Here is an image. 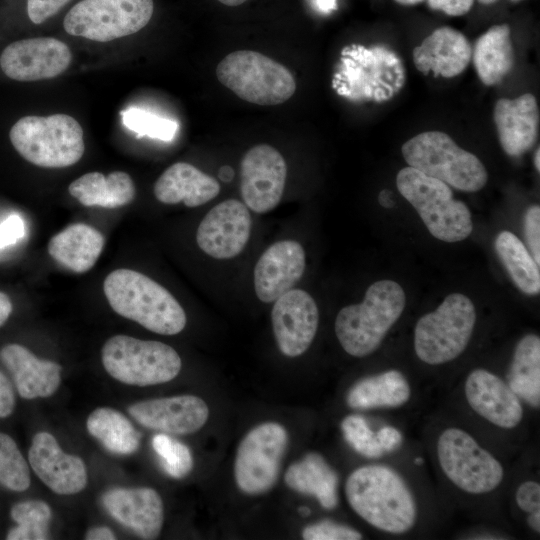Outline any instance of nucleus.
I'll use <instances>...</instances> for the list:
<instances>
[{"label":"nucleus","mask_w":540,"mask_h":540,"mask_svg":"<svg viewBox=\"0 0 540 540\" xmlns=\"http://www.w3.org/2000/svg\"><path fill=\"white\" fill-rule=\"evenodd\" d=\"M524 236L536 263L540 264V207L533 205L524 215Z\"/></svg>","instance_id":"nucleus-41"},{"label":"nucleus","mask_w":540,"mask_h":540,"mask_svg":"<svg viewBox=\"0 0 540 540\" xmlns=\"http://www.w3.org/2000/svg\"><path fill=\"white\" fill-rule=\"evenodd\" d=\"M285 483L299 493L314 496L325 509L331 510L337 505V474L317 453H309L290 465Z\"/></svg>","instance_id":"nucleus-30"},{"label":"nucleus","mask_w":540,"mask_h":540,"mask_svg":"<svg viewBox=\"0 0 540 540\" xmlns=\"http://www.w3.org/2000/svg\"><path fill=\"white\" fill-rule=\"evenodd\" d=\"M220 192L218 181L195 166L178 162L168 167L154 184V195L162 203L183 202L197 207L215 198Z\"/></svg>","instance_id":"nucleus-26"},{"label":"nucleus","mask_w":540,"mask_h":540,"mask_svg":"<svg viewBox=\"0 0 540 540\" xmlns=\"http://www.w3.org/2000/svg\"><path fill=\"white\" fill-rule=\"evenodd\" d=\"M16 151L28 162L44 168H64L84 154L83 129L70 115L25 116L11 128Z\"/></svg>","instance_id":"nucleus-4"},{"label":"nucleus","mask_w":540,"mask_h":540,"mask_svg":"<svg viewBox=\"0 0 540 540\" xmlns=\"http://www.w3.org/2000/svg\"><path fill=\"white\" fill-rule=\"evenodd\" d=\"M345 55L341 73L345 95L381 103L392 99L405 85L404 64L387 46H353Z\"/></svg>","instance_id":"nucleus-10"},{"label":"nucleus","mask_w":540,"mask_h":540,"mask_svg":"<svg viewBox=\"0 0 540 540\" xmlns=\"http://www.w3.org/2000/svg\"><path fill=\"white\" fill-rule=\"evenodd\" d=\"M395 1L402 5H415L422 2L423 0H395Z\"/></svg>","instance_id":"nucleus-56"},{"label":"nucleus","mask_w":540,"mask_h":540,"mask_svg":"<svg viewBox=\"0 0 540 540\" xmlns=\"http://www.w3.org/2000/svg\"><path fill=\"white\" fill-rule=\"evenodd\" d=\"M406 304L403 288L395 281L380 280L367 289L364 300L342 308L335 320V333L342 348L354 357L373 353Z\"/></svg>","instance_id":"nucleus-3"},{"label":"nucleus","mask_w":540,"mask_h":540,"mask_svg":"<svg viewBox=\"0 0 540 540\" xmlns=\"http://www.w3.org/2000/svg\"><path fill=\"white\" fill-rule=\"evenodd\" d=\"M122 114L125 126L141 136L169 141L175 135L177 124L172 120L136 108H130Z\"/></svg>","instance_id":"nucleus-38"},{"label":"nucleus","mask_w":540,"mask_h":540,"mask_svg":"<svg viewBox=\"0 0 540 540\" xmlns=\"http://www.w3.org/2000/svg\"><path fill=\"white\" fill-rule=\"evenodd\" d=\"M103 235L94 227L76 223L54 235L48 243L50 256L63 267L75 272L89 271L104 247Z\"/></svg>","instance_id":"nucleus-27"},{"label":"nucleus","mask_w":540,"mask_h":540,"mask_svg":"<svg viewBox=\"0 0 540 540\" xmlns=\"http://www.w3.org/2000/svg\"><path fill=\"white\" fill-rule=\"evenodd\" d=\"M527 523L530 528H532L535 532H540V510H535L533 512L529 513V516L527 518Z\"/></svg>","instance_id":"nucleus-51"},{"label":"nucleus","mask_w":540,"mask_h":540,"mask_svg":"<svg viewBox=\"0 0 540 540\" xmlns=\"http://www.w3.org/2000/svg\"><path fill=\"white\" fill-rule=\"evenodd\" d=\"M0 358L12 374L18 393L25 399L49 397L59 387L61 366L37 358L22 345L4 346Z\"/></svg>","instance_id":"nucleus-25"},{"label":"nucleus","mask_w":540,"mask_h":540,"mask_svg":"<svg viewBox=\"0 0 540 540\" xmlns=\"http://www.w3.org/2000/svg\"><path fill=\"white\" fill-rule=\"evenodd\" d=\"M71 60V51L64 42L36 37L9 44L1 53L0 67L13 80L31 82L61 75Z\"/></svg>","instance_id":"nucleus-15"},{"label":"nucleus","mask_w":540,"mask_h":540,"mask_svg":"<svg viewBox=\"0 0 540 540\" xmlns=\"http://www.w3.org/2000/svg\"><path fill=\"white\" fill-rule=\"evenodd\" d=\"M90 435L117 455H130L140 445V434L122 413L112 408L95 409L86 421Z\"/></svg>","instance_id":"nucleus-33"},{"label":"nucleus","mask_w":540,"mask_h":540,"mask_svg":"<svg viewBox=\"0 0 540 540\" xmlns=\"http://www.w3.org/2000/svg\"><path fill=\"white\" fill-rule=\"evenodd\" d=\"M69 193L84 206L117 208L135 197V185L126 172L114 171L107 177L100 172L86 173L68 187Z\"/></svg>","instance_id":"nucleus-28"},{"label":"nucleus","mask_w":540,"mask_h":540,"mask_svg":"<svg viewBox=\"0 0 540 540\" xmlns=\"http://www.w3.org/2000/svg\"><path fill=\"white\" fill-rule=\"evenodd\" d=\"M345 493L351 508L379 530L402 534L415 525V499L390 467L367 465L354 470L347 478Z\"/></svg>","instance_id":"nucleus-1"},{"label":"nucleus","mask_w":540,"mask_h":540,"mask_svg":"<svg viewBox=\"0 0 540 540\" xmlns=\"http://www.w3.org/2000/svg\"><path fill=\"white\" fill-rule=\"evenodd\" d=\"M475 321V307L466 295L452 293L446 296L436 310L425 314L416 323V355L429 365L452 361L467 347Z\"/></svg>","instance_id":"nucleus-8"},{"label":"nucleus","mask_w":540,"mask_h":540,"mask_svg":"<svg viewBox=\"0 0 540 540\" xmlns=\"http://www.w3.org/2000/svg\"><path fill=\"white\" fill-rule=\"evenodd\" d=\"M496 253L517 288L527 295L540 292V271L523 242L512 232L502 231L495 239Z\"/></svg>","instance_id":"nucleus-34"},{"label":"nucleus","mask_w":540,"mask_h":540,"mask_svg":"<svg viewBox=\"0 0 540 540\" xmlns=\"http://www.w3.org/2000/svg\"><path fill=\"white\" fill-rule=\"evenodd\" d=\"M233 176H234V172L232 168L228 166L222 167L219 171L220 179H222L225 182L230 181L233 178Z\"/></svg>","instance_id":"nucleus-53"},{"label":"nucleus","mask_w":540,"mask_h":540,"mask_svg":"<svg viewBox=\"0 0 540 540\" xmlns=\"http://www.w3.org/2000/svg\"><path fill=\"white\" fill-rule=\"evenodd\" d=\"M70 0H27L26 10L34 24H41L60 11Z\"/></svg>","instance_id":"nucleus-42"},{"label":"nucleus","mask_w":540,"mask_h":540,"mask_svg":"<svg viewBox=\"0 0 540 540\" xmlns=\"http://www.w3.org/2000/svg\"><path fill=\"white\" fill-rule=\"evenodd\" d=\"M465 396L478 415L498 427L511 429L522 420L520 398L501 378L485 369H475L468 375Z\"/></svg>","instance_id":"nucleus-21"},{"label":"nucleus","mask_w":540,"mask_h":540,"mask_svg":"<svg viewBox=\"0 0 540 540\" xmlns=\"http://www.w3.org/2000/svg\"><path fill=\"white\" fill-rule=\"evenodd\" d=\"M396 185L435 238L458 242L471 234V212L446 183L407 166L398 172Z\"/></svg>","instance_id":"nucleus-5"},{"label":"nucleus","mask_w":540,"mask_h":540,"mask_svg":"<svg viewBox=\"0 0 540 540\" xmlns=\"http://www.w3.org/2000/svg\"><path fill=\"white\" fill-rule=\"evenodd\" d=\"M474 0H427L430 8L441 10L450 16H461L469 12Z\"/></svg>","instance_id":"nucleus-45"},{"label":"nucleus","mask_w":540,"mask_h":540,"mask_svg":"<svg viewBox=\"0 0 540 540\" xmlns=\"http://www.w3.org/2000/svg\"><path fill=\"white\" fill-rule=\"evenodd\" d=\"M512 391L534 408L540 405V338L524 336L517 344L507 374Z\"/></svg>","instance_id":"nucleus-32"},{"label":"nucleus","mask_w":540,"mask_h":540,"mask_svg":"<svg viewBox=\"0 0 540 540\" xmlns=\"http://www.w3.org/2000/svg\"><path fill=\"white\" fill-rule=\"evenodd\" d=\"M271 320L280 351L296 357L311 345L318 328L319 312L309 293L291 289L275 300Z\"/></svg>","instance_id":"nucleus-17"},{"label":"nucleus","mask_w":540,"mask_h":540,"mask_svg":"<svg viewBox=\"0 0 540 540\" xmlns=\"http://www.w3.org/2000/svg\"><path fill=\"white\" fill-rule=\"evenodd\" d=\"M316 8L324 13H329L337 9L336 0H314Z\"/></svg>","instance_id":"nucleus-50"},{"label":"nucleus","mask_w":540,"mask_h":540,"mask_svg":"<svg viewBox=\"0 0 540 540\" xmlns=\"http://www.w3.org/2000/svg\"><path fill=\"white\" fill-rule=\"evenodd\" d=\"M376 439L384 452H391L401 445L402 435L396 428L385 426L376 433Z\"/></svg>","instance_id":"nucleus-47"},{"label":"nucleus","mask_w":540,"mask_h":540,"mask_svg":"<svg viewBox=\"0 0 540 540\" xmlns=\"http://www.w3.org/2000/svg\"><path fill=\"white\" fill-rule=\"evenodd\" d=\"M0 483L6 488L21 492L30 486L28 465L15 441L0 432Z\"/></svg>","instance_id":"nucleus-36"},{"label":"nucleus","mask_w":540,"mask_h":540,"mask_svg":"<svg viewBox=\"0 0 540 540\" xmlns=\"http://www.w3.org/2000/svg\"><path fill=\"white\" fill-rule=\"evenodd\" d=\"M25 235V224L18 214L8 216L0 223V250L16 244Z\"/></svg>","instance_id":"nucleus-43"},{"label":"nucleus","mask_w":540,"mask_h":540,"mask_svg":"<svg viewBox=\"0 0 540 540\" xmlns=\"http://www.w3.org/2000/svg\"><path fill=\"white\" fill-rule=\"evenodd\" d=\"M493 117L505 153L520 156L534 146L539 131V109L532 94L498 100Z\"/></svg>","instance_id":"nucleus-23"},{"label":"nucleus","mask_w":540,"mask_h":540,"mask_svg":"<svg viewBox=\"0 0 540 540\" xmlns=\"http://www.w3.org/2000/svg\"><path fill=\"white\" fill-rule=\"evenodd\" d=\"M220 3L226 5V6H239L243 3H245L247 0H218Z\"/></svg>","instance_id":"nucleus-54"},{"label":"nucleus","mask_w":540,"mask_h":540,"mask_svg":"<svg viewBox=\"0 0 540 540\" xmlns=\"http://www.w3.org/2000/svg\"><path fill=\"white\" fill-rule=\"evenodd\" d=\"M103 289L117 314L152 332L175 335L186 325V314L174 296L140 272L114 270L106 277Z\"/></svg>","instance_id":"nucleus-2"},{"label":"nucleus","mask_w":540,"mask_h":540,"mask_svg":"<svg viewBox=\"0 0 540 540\" xmlns=\"http://www.w3.org/2000/svg\"><path fill=\"white\" fill-rule=\"evenodd\" d=\"M86 540H114L116 536L107 527H95L87 531L85 534Z\"/></svg>","instance_id":"nucleus-48"},{"label":"nucleus","mask_w":540,"mask_h":540,"mask_svg":"<svg viewBox=\"0 0 540 540\" xmlns=\"http://www.w3.org/2000/svg\"><path fill=\"white\" fill-rule=\"evenodd\" d=\"M481 4L488 5L496 2L497 0H478ZM512 1H519V0H512Z\"/></svg>","instance_id":"nucleus-57"},{"label":"nucleus","mask_w":540,"mask_h":540,"mask_svg":"<svg viewBox=\"0 0 540 540\" xmlns=\"http://www.w3.org/2000/svg\"><path fill=\"white\" fill-rule=\"evenodd\" d=\"M153 11V0H81L65 15L63 27L70 35L108 42L140 31Z\"/></svg>","instance_id":"nucleus-11"},{"label":"nucleus","mask_w":540,"mask_h":540,"mask_svg":"<svg viewBox=\"0 0 540 540\" xmlns=\"http://www.w3.org/2000/svg\"><path fill=\"white\" fill-rule=\"evenodd\" d=\"M152 447L163 469L171 477L181 479L191 471L193 458L185 444L166 434H157L152 439Z\"/></svg>","instance_id":"nucleus-37"},{"label":"nucleus","mask_w":540,"mask_h":540,"mask_svg":"<svg viewBox=\"0 0 540 540\" xmlns=\"http://www.w3.org/2000/svg\"><path fill=\"white\" fill-rule=\"evenodd\" d=\"M534 166L537 169V171L540 170V149L537 148L534 154Z\"/></svg>","instance_id":"nucleus-55"},{"label":"nucleus","mask_w":540,"mask_h":540,"mask_svg":"<svg viewBox=\"0 0 540 540\" xmlns=\"http://www.w3.org/2000/svg\"><path fill=\"white\" fill-rule=\"evenodd\" d=\"M472 57L466 37L451 27L434 30L413 50L415 67L423 74L452 78L461 74Z\"/></svg>","instance_id":"nucleus-24"},{"label":"nucleus","mask_w":540,"mask_h":540,"mask_svg":"<svg viewBox=\"0 0 540 540\" xmlns=\"http://www.w3.org/2000/svg\"><path fill=\"white\" fill-rule=\"evenodd\" d=\"M390 196H391V193L388 190L381 191L378 198L379 203L383 207H391V205H393V202L390 199Z\"/></svg>","instance_id":"nucleus-52"},{"label":"nucleus","mask_w":540,"mask_h":540,"mask_svg":"<svg viewBox=\"0 0 540 540\" xmlns=\"http://www.w3.org/2000/svg\"><path fill=\"white\" fill-rule=\"evenodd\" d=\"M241 196L244 204L256 213H266L280 202L287 177L281 153L268 144H258L241 160Z\"/></svg>","instance_id":"nucleus-14"},{"label":"nucleus","mask_w":540,"mask_h":540,"mask_svg":"<svg viewBox=\"0 0 540 540\" xmlns=\"http://www.w3.org/2000/svg\"><path fill=\"white\" fill-rule=\"evenodd\" d=\"M52 512L49 505L41 500H28L15 504L11 517L18 524L7 534L8 540L49 539V522Z\"/></svg>","instance_id":"nucleus-35"},{"label":"nucleus","mask_w":540,"mask_h":540,"mask_svg":"<svg viewBox=\"0 0 540 540\" xmlns=\"http://www.w3.org/2000/svg\"><path fill=\"white\" fill-rule=\"evenodd\" d=\"M471 58L483 84H498L514 65L510 27L501 24L488 29L477 39Z\"/></svg>","instance_id":"nucleus-29"},{"label":"nucleus","mask_w":540,"mask_h":540,"mask_svg":"<svg viewBox=\"0 0 540 540\" xmlns=\"http://www.w3.org/2000/svg\"><path fill=\"white\" fill-rule=\"evenodd\" d=\"M415 463L417 465H421L423 463V459L421 457L415 459Z\"/></svg>","instance_id":"nucleus-59"},{"label":"nucleus","mask_w":540,"mask_h":540,"mask_svg":"<svg viewBox=\"0 0 540 540\" xmlns=\"http://www.w3.org/2000/svg\"><path fill=\"white\" fill-rule=\"evenodd\" d=\"M408 166L465 192L482 189L488 180L485 166L441 131L422 132L402 146Z\"/></svg>","instance_id":"nucleus-6"},{"label":"nucleus","mask_w":540,"mask_h":540,"mask_svg":"<svg viewBox=\"0 0 540 540\" xmlns=\"http://www.w3.org/2000/svg\"><path fill=\"white\" fill-rule=\"evenodd\" d=\"M518 507L525 512L540 510V485L535 481L523 482L516 491Z\"/></svg>","instance_id":"nucleus-44"},{"label":"nucleus","mask_w":540,"mask_h":540,"mask_svg":"<svg viewBox=\"0 0 540 540\" xmlns=\"http://www.w3.org/2000/svg\"><path fill=\"white\" fill-rule=\"evenodd\" d=\"M129 414L142 426L171 434H191L208 419L207 404L194 395L151 399L132 404Z\"/></svg>","instance_id":"nucleus-19"},{"label":"nucleus","mask_w":540,"mask_h":540,"mask_svg":"<svg viewBox=\"0 0 540 540\" xmlns=\"http://www.w3.org/2000/svg\"><path fill=\"white\" fill-rule=\"evenodd\" d=\"M251 225V215L244 203L236 199L225 200L214 206L200 222L197 244L213 258H233L246 246Z\"/></svg>","instance_id":"nucleus-16"},{"label":"nucleus","mask_w":540,"mask_h":540,"mask_svg":"<svg viewBox=\"0 0 540 540\" xmlns=\"http://www.w3.org/2000/svg\"><path fill=\"white\" fill-rule=\"evenodd\" d=\"M102 502L108 513L143 539L160 534L164 509L160 495L151 488H115L107 491Z\"/></svg>","instance_id":"nucleus-22"},{"label":"nucleus","mask_w":540,"mask_h":540,"mask_svg":"<svg viewBox=\"0 0 540 540\" xmlns=\"http://www.w3.org/2000/svg\"><path fill=\"white\" fill-rule=\"evenodd\" d=\"M105 370L116 380L135 386L169 382L181 370V359L169 345L127 335L108 339L101 351Z\"/></svg>","instance_id":"nucleus-9"},{"label":"nucleus","mask_w":540,"mask_h":540,"mask_svg":"<svg viewBox=\"0 0 540 540\" xmlns=\"http://www.w3.org/2000/svg\"><path fill=\"white\" fill-rule=\"evenodd\" d=\"M28 460L40 480L57 494H76L87 484L83 460L65 453L48 432H39L33 437Z\"/></svg>","instance_id":"nucleus-18"},{"label":"nucleus","mask_w":540,"mask_h":540,"mask_svg":"<svg viewBox=\"0 0 540 540\" xmlns=\"http://www.w3.org/2000/svg\"><path fill=\"white\" fill-rule=\"evenodd\" d=\"M299 511H300V513H301L302 515H308L309 512H310V510H309L308 508H306V507L300 508Z\"/></svg>","instance_id":"nucleus-58"},{"label":"nucleus","mask_w":540,"mask_h":540,"mask_svg":"<svg viewBox=\"0 0 540 540\" xmlns=\"http://www.w3.org/2000/svg\"><path fill=\"white\" fill-rule=\"evenodd\" d=\"M219 82L247 102L273 106L292 97L293 74L279 62L251 50L234 51L217 65Z\"/></svg>","instance_id":"nucleus-7"},{"label":"nucleus","mask_w":540,"mask_h":540,"mask_svg":"<svg viewBox=\"0 0 540 540\" xmlns=\"http://www.w3.org/2000/svg\"><path fill=\"white\" fill-rule=\"evenodd\" d=\"M15 397L10 381L0 371V418L9 416L14 409Z\"/></svg>","instance_id":"nucleus-46"},{"label":"nucleus","mask_w":540,"mask_h":540,"mask_svg":"<svg viewBox=\"0 0 540 540\" xmlns=\"http://www.w3.org/2000/svg\"><path fill=\"white\" fill-rule=\"evenodd\" d=\"M288 435L283 426L274 422L260 424L250 430L237 449L234 475L241 491L262 494L275 484Z\"/></svg>","instance_id":"nucleus-13"},{"label":"nucleus","mask_w":540,"mask_h":540,"mask_svg":"<svg viewBox=\"0 0 540 540\" xmlns=\"http://www.w3.org/2000/svg\"><path fill=\"white\" fill-rule=\"evenodd\" d=\"M302 537L305 540H358L362 535L349 526L324 520L305 527Z\"/></svg>","instance_id":"nucleus-40"},{"label":"nucleus","mask_w":540,"mask_h":540,"mask_svg":"<svg viewBox=\"0 0 540 540\" xmlns=\"http://www.w3.org/2000/svg\"><path fill=\"white\" fill-rule=\"evenodd\" d=\"M437 455L446 477L467 493H488L503 480L500 462L462 429L449 428L442 432Z\"/></svg>","instance_id":"nucleus-12"},{"label":"nucleus","mask_w":540,"mask_h":540,"mask_svg":"<svg viewBox=\"0 0 540 540\" xmlns=\"http://www.w3.org/2000/svg\"><path fill=\"white\" fill-rule=\"evenodd\" d=\"M305 270V252L300 243L282 240L269 246L254 268V289L260 301L274 302L293 289Z\"/></svg>","instance_id":"nucleus-20"},{"label":"nucleus","mask_w":540,"mask_h":540,"mask_svg":"<svg viewBox=\"0 0 540 540\" xmlns=\"http://www.w3.org/2000/svg\"><path fill=\"white\" fill-rule=\"evenodd\" d=\"M341 428L346 441L359 454L377 458L384 453L376 439V433L369 428L363 417L349 415L343 419Z\"/></svg>","instance_id":"nucleus-39"},{"label":"nucleus","mask_w":540,"mask_h":540,"mask_svg":"<svg viewBox=\"0 0 540 540\" xmlns=\"http://www.w3.org/2000/svg\"><path fill=\"white\" fill-rule=\"evenodd\" d=\"M12 312V303L10 298L3 292H0V327L7 321Z\"/></svg>","instance_id":"nucleus-49"},{"label":"nucleus","mask_w":540,"mask_h":540,"mask_svg":"<svg viewBox=\"0 0 540 540\" xmlns=\"http://www.w3.org/2000/svg\"><path fill=\"white\" fill-rule=\"evenodd\" d=\"M410 386L405 376L389 370L358 381L347 394V404L354 409L399 407L410 398Z\"/></svg>","instance_id":"nucleus-31"}]
</instances>
